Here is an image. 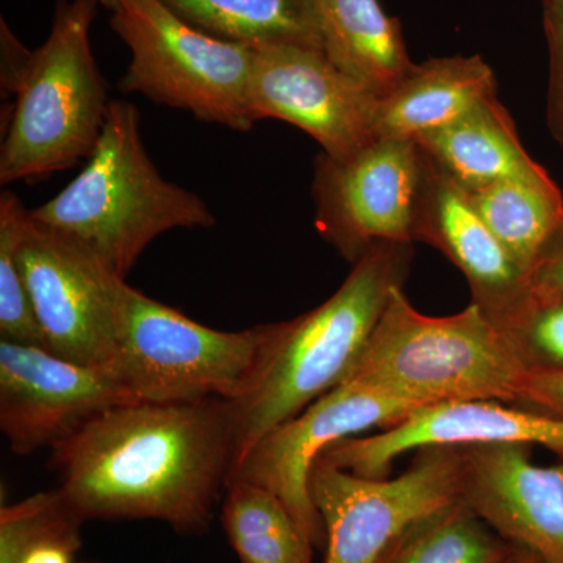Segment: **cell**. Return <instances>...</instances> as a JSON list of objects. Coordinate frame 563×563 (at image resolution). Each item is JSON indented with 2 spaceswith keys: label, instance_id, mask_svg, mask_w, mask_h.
<instances>
[{
  "label": "cell",
  "instance_id": "cell-2",
  "mask_svg": "<svg viewBox=\"0 0 563 563\" xmlns=\"http://www.w3.org/2000/svg\"><path fill=\"white\" fill-rule=\"evenodd\" d=\"M101 0H60L49 36L29 52L2 21V84L14 95L0 150V184L38 181L88 158L110 99L91 49Z\"/></svg>",
  "mask_w": 563,
  "mask_h": 563
},
{
  "label": "cell",
  "instance_id": "cell-24",
  "mask_svg": "<svg viewBox=\"0 0 563 563\" xmlns=\"http://www.w3.org/2000/svg\"><path fill=\"white\" fill-rule=\"evenodd\" d=\"M31 210L13 191L0 196V336L44 347L20 258V244ZM46 350V347H44Z\"/></svg>",
  "mask_w": 563,
  "mask_h": 563
},
{
  "label": "cell",
  "instance_id": "cell-27",
  "mask_svg": "<svg viewBox=\"0 0 563 563\" xmlns=\"http://www.w3.org/2000/svg\"><path fill=\"white\" fill-rule=\"evenodd\" d=\"M515 406L563 420V373H529Z\"/></svg>",
  "mask_w": 563,
  "mask_h": 563
},
{
  "label": "cell",
  "instance_id": "cell-22",
  "mask_svg": "<svg viewBox=\"0 0 563 563\" xmlns=\"http://www.w3.org/2000/svg\"><path fill=\"white\" fill-rule=\"evenodd\" d=\"M514 547L461 496L407 526L376 563H501Z\"/></svg>",
  "mask_w": 563,
  "mask_h": 563
},
{
  "label": "cell",
  "instance_id": "cell-28",
  "mask_svg": "<svg viewBox=\"0 0 563 563\" xmlns=\"http://www.w3.org/2000/svg\"><path fill=\"white\" fill-rule=\"evenodd\" d=\"M532 280L537 287L563 292V224L543 251L533 269Z\"/></svg>",
  "mask_w": 563,
  "mask_h": 563
},
{
  "label": "cell",
  "instance_id": "cell-19",
  "mask_svg": "<svg viewBox=\"0 0 563 563\" xmlns=\"http://www.w3.org/2000/svg\"><path fill=\"white\" fill-rule=\"evenodd\" d=\"M324 54L377 99L412 69L401 25L379 0H320Z\"/></svg>",
  "mask_w": 563,
  "mask_h": 563
},
{
  "label": "cell",
  "instance_id": "cell-3",
  "mask_svg": "<svg viewBox=\"0 0 563 563\" xmlns=\"http://www.w3.org/2000/svg\"><path fill=\"white\" fill-rule=\"evenodd\" d=\"M31 214L122 279L163 233L217 222L198 195L162 176L141 139L139 110L125 101H111L84 172Z\"/></svg>",
  "mask_w": 563,
  "mask_h": 563
},
{
  "label": "cell",
  "instance_id": "cell-21",
  "mask_svg": "<svg viewBox=\"0 0 563 563\" xmlns=\"http://www.w3.org/2000/svg\"><path fill=\"white\" fill-rule=\"evenodd\" d=\"M483 220L514 261L532 277L563 224V198L550 174L510 179L468 191Z\"/></svg>",
  "mask_w": 563,
  "mask_h": 563
},
{
  "label": "cell",
  "instance_id": "cell-14",
  "mask_svg": "<svg viewBox=\"0 0 563 563\" xmlns=\"http://www.w3.org/2000/svg\"><path fill=\"white\" fill-rule=\"evenodd\" d=\"M492 443L540 444L563 461V420L498 401L433 404L374 435L340 440L318 459L355 476L385 479L393 461L409 451Z\"/></svg>",
  "mask_w": 563,
  "mask_h": 563
},
{
  "label": "cell",
  "instance_id": "cell-1",
  "mask_svg": "<svg viewBox=\"0 0 563 563\" xmlns=\"http://www.w3.org/2000/svg\"><path fill=\"white\" fill-rule=\"evenodd\" d=\"M66 503L85 521L141 518L203 531L236 462L232 401L131 402L55 446Z\"/></svg>",
  "mask_w": 563,
  "mask_h": 563
},
{
  "label": "cell",
  "instance_id": "cell-23",
  "mask_svg": "<svg viewBox=\"0 0 563 563\" xmlns=\"http://www.w3.org/2000/svg\"><path fill=\"white\" fill-rule=\"evenodd\" d=\"M222 525L242 563H312V540L268 488L231 481Z\"/></svg>",
  "mask_w": 563,
  "mask_h": 563
},
{
  "label": "cell",
  "instance_id": "cell-9",
  "mask_svg": "<svg viewBox=\"0 0 563 563\" xmlns=\"http://www.w3.org/2000/svg\"><path fill=\"white\" fill-rule=\"evenodd\" d=\"M20 258L44 347L80 365L113 368L125 279L32 214L22 232Z\"/></svg>",
  "mask_w": 563,
  "mask_h": 563
},
{
  "label": "cell",
  "instance_id": "cell-17",
  "mask_svg": "<svg viewBox=\"0 0 563 563\" xmlns=\"http://www.w3.org/2000/svg\"><path fill=\"white\" fill-rule=\"evenodd\" d=\"M496 79L479 57H444L413 65L395 90L379 99L377 139L415 141L448 128L488 99Z\"/></svg>",
  "mask_w": 563,
  "mask_h": 563
},
{
  "label": "cell",
  "instance_id": "cell-16",
  "mask_svg": "<svg viewBox=\"0 0 563 563\" xmlns=\"http://www.w3.org/2000/svg\"><path fill=\"white\" fill-rule=\"evenodd\" d=\"M415 242L431 244L453 263L468 282L472 302L501 332L536 288L483 220L468 191L426 155Z\"/></svg>",
  "mask_w": 563,
  "mask_h": 563
},
{
  "label": "cell",
  "instance_id": "cell-26",
  "mask_svg": "<svg viewBox=\"0 0 563 563\" xmlns=\"http://www.w3.org/2000/svg\"><path fill=\"white\" fill-rule=\"evenodd\" d=\"M543 25L550 51L548 122L563 147V0H543Z\"/></svg>",
  "mask_w": 563,
  "mask_h": 563
},
{
  "label": "cell",
  "instance_id": "cell-5",
  "mask_svg": "<svg viewBox=\"0 0 563 563\" xmlns=\"http://www.w3.org/2000/svg\"><path fill=\"white\" fill-rule=\"evenodd\" d=\"M529 372L476 303L451 317L418 312L402 287L346 379L415 407L459 401L515 406Z\"/></svg>",
  "mask_w": 563,
  "mask_h": 563
},
{
  "label": "cell",
  "instance_id": "cell-13",
  "mask_svg": "<svg viewBox=\"0 0 563 563\" xmlns=\"http://www.w3.org/2000/svg\"><path fill=\"white\" fill-rule=\"evenodd\" d=\"M379 99L314 47H255L250 81L254 121L280 120L309 133L328 157H350L376 140Z\"/></svg>",
  "mask_w": 563,
  "mask_h": 563
},
{
  "label": "cell",
  "instance_id": "cell-20",
  "mask_svg": "<svg viewBox=\"0 0 563 563\" xmlns=\"http://www.w3.org/2000/svg\"><path fill=\"white\" fill-rule=\"evenodd\" d=\"M185 21L217 38L263 47L324 51L320 0H163Z\"/></svg>",
  "mask_w": 563,
  "mask_h": 563
},
{
  "label": "cell",
  "instance_id": "cell-6",
  "mask_svg": "<svg viewBox=\"0 0 563 563\" xmlns=\"http://www.w3.org/2000/svg\"><path fill=\"white\" fill-rule=\"evenodd\" d=\"M280 331L282 322L214 331L129 285L113 369L136 401H240L257 387Z\"/></svg>",
  "mask_w": 563,
  "mask_h": 563
},
{
  "label": "cell",
  "instance_id": "cell-15",
  "mask_svg": "<svg viewBox=\"0 0 563 563\" xmlns=\"http://www.w3.org/2000/svg\"><path fill=\"white\" fill-rule=\"evenodd\" d=\"M457 448L463 501L507 542L563 563V461L536 465L528 443Z\"/></svg>",
  "mask_w": 563,
  "mask_h": 563
},
{
  "label": "cell",
  "instance_id": "cell-12",
  "mask_svg": "<svg viewBox=\"0 0 563 563\" xmlns=\"http://www.w3.org/2000/svg\"><path fill=\"white\" fill-rule=\"evenodd\" d=\"M139 402L113 368L0 340V429L14 454L66 442L99 415Z\"/></svg>",
  "mask_w": 563,
  "mask_h": 563
},
{
  "label": "cell",
  "instance_id": "cell-18",
  "mask_svg": "<svg viewBox=\"0 0 563 563\" xmlns=\"http://www.w3.org/2000/svg\"><path fill=\"white\" fill-rule=\"evenodd\" d=\"M415 143L428 161L466 191L547 174L525 151L512 118L498 98L488 99L461 120Z\"/></svg>",
  "mask_w": 563,
  "mask_h": 563
},
{
  "label": "cell",
  "instance_id": "cell-29",
  "mask_svg": "<svg viewBox=\"0 0 563 563\" xmlns=\"http://www.w3.org/2000/svg\"><path fill=\"white\" fill-rule=\"evenodd\" d=\"M501 563H544L539 555L533 554L532 551L526 550L523 547L515 544L512 553L507 555Z\"/></svg>",
  "mask_w": 563,
  "mask_h": 563
},
{
  "label": "cell",
  "instance_id": "cell-25",
  "mask_svg": "<svg viewBox=\"0 0 563 563\" xmlns=\"http://www.w3.org/2000/svg\"><path fill=\"white\" fill-rule=\"evenodd\" d=\"M503 333L529 373H563V292L536 285Z\"/></svg>",
  "mask_w": 563,
  "mask_h": 563
},
{
  "label": "cell",
  "instance_id": "cell-11",
  "mask_svg": "<svg viewBox=\"0 0 563 563\" xmlns=\"http://www.w3.org/2000/svg\"><path fill=\"white\" fill-rule=\"evenodd\" d=\"M413 404L343 380L298 417L266 433L236 465L231 481L279 496L314 547L325 543L324 525L310 493V472L331 444L372 428L387 429L413 412Z\"/></svg>",
  "mask_w": 563,
  "mask_h": 563
},
{
  "label": "cell",
  "instance_id": "cell-7",
  "mask_svg": "<svg viewBox=\"0 0 563 563\" xmlns=\"http://www.w3.org/2000/svg\"><path fill=\"white\" fill-rule=\"evenodd\" d=\"M111 27L131 52L122 92L188 111L209 124L246 132L254 49L185 21L163 0H101Z\"/></svg>",
  "mask_w": 563,
  "mask_h": 563
},
{
  "label": "cell",
  "instance_id": "cell-4",
  "mask_svg": "<svg viewBox=\"0 0 563 563\" xmlns=\"http://www.w3.org/2000/svg\"><path fill=\"white\" fill-rule=\"evenodd\" d=\"M412 255V244H374L328 301L282 322L257 387L246 398L232 401L239 462L266 433L346 379L391 291L406 284Z\"/></svg>",
  "mask_w": 563,
  "mask_h": 563
},
{
  "label": "cell",
  "instance_id": "cell-10",
  "mask_svg": "<svg viewBox=\"0 0 563 563\" xmlns=\"http://www.w3.org/2000/svg\"><path fill=\"white\" fill-rule=\"evenodd\" d=\"M422 177L415 141L376 139L350 157L322 154L313 184L318 231L352 263L377 243L412 244Z\"/></svg>",
  "mask_w": 563,
  "mask_h": 563
},
{
  "label": "cell",
  "instance_id": "cell-8",
  "mask_svg": "<svg viewBox=\"0 0 563 563\" xmlns=\"http://www.w3.org/2000/svg\"><path fill=\"white\" fill-rule=\"evenodd\" d=\"M461 450H418L401 476L369 479L317 459L310 493L325 531L324 563H376L418 518L461 498Z\"/></svg>",
  "mask_w": 563,
  "mask_h": 563
}]
</instances>
